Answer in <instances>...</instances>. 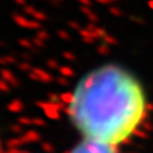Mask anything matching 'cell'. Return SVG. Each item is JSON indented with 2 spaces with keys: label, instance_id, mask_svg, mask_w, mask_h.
<instances>
[{
  "label": "cell",
  "instance_id": "obj_1",
  "mask_svg": "<svg viewBox=\"0 0 153 153\" xmlns=\"http://www.w3.org/2000/svg\"><path fill=\"white\" fill-rule=\"evenodd\" d=\"M68 112L85 139L116 146L140 125L146 95L132 72L116 64H105L79 79Z\"/></svg>",
  "mask_w": 153,
  "mask_h": 153
},
{
  "label": "cell",
  "instance_id": "obj_2",
  "mask_svg": "<svg viewBox=\"0 0 153 153\" xmlns=\"http://www.w3.org/2000/svg\"><path fill=\"white\" fill-rule=\"evenodd\" d=\"M70 153H116V150L112 145H106V143L91 140V139H84Z\"/></svg>",
  "mask_w": 153,
  "mask_h": 153
}]
</instances>
